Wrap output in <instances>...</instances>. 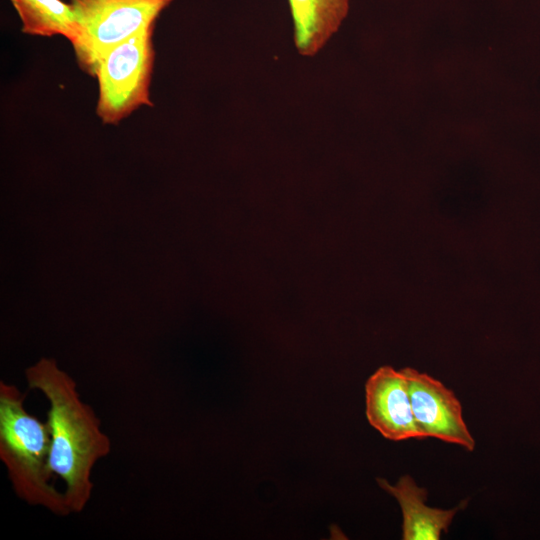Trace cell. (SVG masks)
<instances>
[{"label":"cell","mask_w":540,"mask_h":540,"mask_svg":"<svg viewBox=\"0 0 540 540\" xmlns=\"http://www.w3.org/2000/svg\"><path fill=\"white\" fill-rule=\"evenodd\" d=\"M25 379L49 404L51 469L64 483L71 514L81 513L92 496L93 468L110 454L111 440L94 409L81 399L75 380L54 359L42 358L28 367Z\"/></svg>","instance_id":"obj_1"},{"label":"cell","mask_w":540,"mask_h":540,"mask_svg":"<svg viewBox=\"0 0 540 540\" xmlns=\"http://www.w3.org/2000/svg\"><path fill=\"white\" fill-rule=\"evenodd\" d=\"M24 402L16 385L0 382V459L12 489L29 505L70 515L63 490L54 484L49 425L30 414Z\"/></svg>","instance_id":"obj_2"},{"label":"cell","mask_w":540,"mask_h":540,"mask_svg":"<svg viewBox=\"0 0 540 540\" xmlns=\"http://www.w3.org/2000/svg\"><path fill=\"white\" fill-rule=\"evenodd\" d=\"M153 28L113 46L99 59L94 73L98 81L96 113L104 124H118L138 108L152 106Z\"/></svg>","instance_id":"obj_3"},{"label":"cell","mask_w":540,"mask_h":540,"mask_svg":"<svg viewBox=\"0 0 540 540\" xmlns=\"http://www.w3.org/2000/svg\"><path fill=\"white\" fill-rule=\"evenodd\" d=\"M173 0H70L76 20L71 42L79 66L94 77L102 55L136 33L153 27Z\"/></svg>","instance_id":"obj_4"},{"label":"cell","mask_w":540,"mask_h":540,"mask_svg":"<svg viewBox=\"0 0 540 540\" xmlns=\"http://www.w3.org/2000/svg\"><path fill=\"white\" fill-rule=\"evenodd\" d=\"M407 381L415 420L425 438L457 444L468 451L475 440L463 419L462 406L441 381L412 368L402 369Z\"/></svg>","instance_id":"obj_5"},{"label":"cell","mask_w":540,"mask_h":540,"mask_svg":"<svg viewBox=\"0 0 540 540\" xmlns=\"http://www.w3.org/2000/svg\"><path fill=\"white\" fill-rule=\"evenodd\" d=\"M366 417L383 437L392 441L425 439L411 405L403 370L381 367L365 384Z\"/></svg>","instance_id":"obj_6"},{"label":"cell","mask_w":540,"mask_h":540,"mask_svg":"<svg viewBox=\"0 0 540 540\" xmlns=\"http://www.w3.org/2000/svg\"><path fill=\"white\" fill-rule=\"evenodd\" d=\"M379 486L398 501L403 515V540H438L447 532L459 505L450 510L426 505L427 491L419 487L409 475L402 476L395 485L378 479Z\"/></svg>","instance_id":"obj_7"},{"label":"cell","mask_w":540,"mask_h":540,"mask_svg":"<svg viewBox=\"0 0 540 540\" xmlns=\"http://www.w3.org/2000/svg\"><path fill=\"white\" fill-rule=\"evenodd\" d=\"M294 43L302 56L316 55L346 18L350 0H288Z\"/></svg>","instance_id":"obj_8"},{"label":"cell","mask_w":540,"mask_h":540,"mask_svg":"<svg viewBox=\"0 0 540 540\" xmlns=\"http://www.w3.org/2000/svg\"><path fill=\"white\" fill-rule=\"evenodd\" d=\"M21 23L22 32L33 36H63L72 42L76 20L70 3L61 0H10Z\"/></svg>","instance_id":"obj_9"}]
</instances>
